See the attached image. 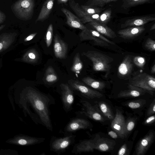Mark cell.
Listing matches in <instances>:
<instances>
[{
  "mask_svg": "<svg viewBox=\"0 0 155 155\" xmlns=\"http://www.w3.org/2000/svg\"><path fill=\"white\" fill-rule=\"evenodd\" d=\"M26 98L35 112V122L52 131L50 107L54 104L55 100L51 95L43 93L33 88L28 89Z\"/></svg>",
  "mask_w": 155,
  "mask_h": 155,
  "instance_id": "6da1fadb",
  "label": "cell"
},
{
  "mask_svg": "<svg viewBox=\"0 0 155 155\" xmlns=\"http://www.w3.org/2000/svg\"><path fill=\"white\" fill-rule=\"evenodd\" d=\"M82 55L86 56L93 63V68L94 71L105 72L106 76L109 74L111 68V63L114 60L112 58L94 51H88L83 52Z\"/></svg>",
  "mask_w": 155,
  "mask_h": 155,
  "instance_id": "7a4b0ae2",
  "label": "cell"
},
{
  "mask_svg": "<svg viewBox=\"0 0 155 155\" xmlns=\"http://www.w3.org/2000/svg\"><path fill=\"white\" fill-rule=\"evenodd\" d=\"M34 6V0H18L12 4L11 8L17 17L26 21L32 18Z\"/></svg>",
  "mask_w": 155,
  "mask_h": 155,
  "instance_id": "3957f363",
  "label": "cell"
},
{
  "mask_svg": "<svg viewBox=\"0 0 155 155\" xmlns=\"http://www.w3.org/2000/svg\"><path fill=\"white\" fill-rule=\"evenodd\" d=\"M68 84L76 94L81 99L93 100L95 98H100L103 94L99 92L92 89L84 83L77 80L71 79L68 81Z\"/></svg>",
  "mask_w": 155,
  "mask_h": 155,
  "instance_id": "277c9868",
  "label": "cell"
},
{
  "mask_svg": "<svg viewBox=\"0 0 155 155\" xmlns=\"http://www.w3.org/2000/svg\"><path fill=\"white\" fill-rule=\"evenodd\" d=\"M129 84L143 89L152 95L155 90L154 77L145 72L139 74L131 78Z\"/></svg>",
  "mask_w": 155,
  "mask_h": 155,
  "instance_id": "5b68a950",
  "label": "cell"
},
{
  "mask_svg": "<svg viewBox=\"0 0 155 155\" xmlns=\"http://www.w3.org/2000/svg\"><path fill=\"white\" fill-rule=\"evenodd\" d=\"M79 105L81 107V110L75 112L76 116L87 117L100 122H104L107 120L106 117L98 111L94 105H92L88 101L81 99Z\"/></svg>",
  "mask_w": 155,
  "mask_h": 155,
  "instance_id": "8992f818",
  "label": "cell"
},
{
  "mask_svg": "<svg viewBox=\"0 0 155 155\" xmlns=\"http://www.w3.org/2000/svg\"><path fill=\"white\" fill-rule=\"evenodd\" d=\"M76 135L72 134L64 135L63 137L52 136L50 142V150L59 154L65 152L75 141Z\"/></svg>",
  "mask_w": 155,
  "mask_h": 155,
  "instance_id": "52a82bcc",
  "label": "cell"
},
{
  "mask_svg": "<svg viewBox=\"0 0 155 155\" xmlns=\"http://www.w3.org/2000/svg\"><path fill=\"white\" fill-rule=\"evenodd\" d=\"M81 41L93 40L95 45L101 46H107L109 44L115 43L107 39L96 30L86 28L82 30L79 34Z\"/></svg>",
  "mask_w": 155,
  "mask_h": 155,
  "instance_id": "ba28073f",
  "label": "cell"
},
{
  "mask_svg": "<svg viewBox=\"0 0 155 155\" xmlns=\"http://www.w3.org/2000/svg\"><path fill=\"white\" fill-rule=\"evenodd\" d=\"M91 127L90 122L84 117H78L71 118L64 127V135L72 134L81 130H86Z\"/></svg>",
  "mask_w": 155,
  "mask_h": 155,
  "instance_id": "9c48e42d",
  "label": "cell"
},
{
  "mask_svg": "<svg viewBox=\"0 0 155 155\" xmlns=\"http://www.w3.org/2000/svg\"><path fill=\"white\" fill-rule=\"evenodd\" d=\"M60 87L63 107L65 112H68L73 109L74 100V94L68 84L61 83Z\"/></svg>",
  "mask_w": 155,
  "mask_h": 155,
  "instance_id": "30bf717a",
  "label": "cell"
},
{
  "mask_svg": "<svg viewBox=\"0 0 155 155\" xmlns=\"http://www.w3.org/2000/svg\"><path fill=\"white\" fill-rule=\"evenodd\" d=\"M92 141L94 149L103 152L112 150L116 144V142L114 140L101 137L98 134L95 136Z\"/></svg>",
  "mask_w": 155,
  "mask_h": 155,
  "instance_id": "8fae6325",
  "label": "cell"
},
{
  "mask_svg": "<svg viewBox=\"0 0 155 155\" xmlns=\"http://www.w3.org/2000/svg\"><path fill=\"white\" fill-rule=\"evenodd\" d=\"M70 8L79 17L81 18L87 15L101 13L103 9L101 8L86 5L80 6L78 3L75 2L71 4Z\"/></svg>",
  "mask_w": 155,
  "mask_h": 155,
  "instance_id": "7c38bea8",
  "label": "cell"
},
{
  "mask_svg": "<svg viewBox=\"0 0 155 155\" xmlns=\"http://www.w3.org/2000/svg\"><path fill=\"white\" fill-rule=\"evenodd\" d=\"M154 137L153 130H150L137 143L135 148V153L137 155H144L153 143Z\"/></svg>",
  "mask_w": 155,
  "mask_h": 155,
  "instance_id": "4fadbf2b",
  "label": "cell"
},
{
  "mask_svg": "<svg viewBox=\"0 0 155 155\" xmlns=\"http://www.w3.org/2000/svg\"><path fill=\"white\" fill-rule=\"evenodd\" d=\"M125 120L122 112L116 109V113L114 118L111 121V126L112 129L122 138H125L124 129Z\"/></svg>",
  "mask_w": 155,
  "mask_h": 155,
  "instance_id": "5bb4252c",
  "label": "cell"
},
{
  "mask_svg": "<svg viewBox=\"0 0 155 155\" xmlns=\"http://www.w3.org/2000/svg\"><path fill=\"white\" fill-rule=\"evenodd\" d=\"M54 50L56 58L59 59L66 58L68 50V45L57 34H56L54 37Z\"/></svg>",
  "mask_w": 155,
  "mask_h": 155,
  "instance_id": "9a60e30c",
  "label": "cell"
},
{
  "mask_svg": "<svg viewBox=\"0 0 155 155\" xmlns=\"http://www.w3.org/2000/svg\"><path fill=\"white\" fill-rule=\"evenodd\" d=\"M145 30L143 26H131L118 31L117 34L123 38L131 39L140 35Z\"/></svg>",
  "mask_w": 155,
  "mask_h": 155,
  "instance_id": "2e32d148",
  "label": "cell"
},
{
  "mask_svg": "<svg viewBox=\"0 0 155 155\" xmlns=\"http://www.w3.org/2000/svg\"><path fill=\"white\" fill-rule=\"evenodd\" d=\"M61 11L66 16L67 19L66 24L69 26L82 30L87 28L81 22L80 19L69 10L63 8L61 9Z\"/></svg>",
  "mask_w": 155,
  "mask_h": 155,
  "instance_id": "e0dca14e",
  "label": "cell"
},
{
  "mask_svg": "<svg viewBox=\"0 0 155 155\" xmlns=\"http://www.w3.org/2000/svg\"><path fill=\"white\" fill-rule=\"evenodd\" d=\"M92 139H85L79 140L74 146L72 153L75 154L82 153L93 152L94 150Z\"/></svg>",
  "mask_w": 155,
  "mask_h": 155,
  "instance_id": "ac0fdd59",
  "label": "cell"
},
{
  "mask_svg": "<svg viewBox=\"0 0 155 155\" xmlns=\"http://www.w3.org/2000/svg\"><path fill=\"white\" fill-rule=\"evenodd\" d=\"M133 64L131 58L129 55L127 56L118 68V75L124 78L128 76L132 71Z\"/></svg>",
  "mask_w": 155,
  "mask_h": 155,
  "instance_id": "d6986e66",
  "label": "cell"
},
{
  "mask_svg": "<svg viewBox=\"0 0 155 155\" xmlns=\"http://www.w3.org/2000/svg\"><path fill=\"white\" fill-rule=\"evenodd\" d=\"M155 20L154 17L150 16L139 17L127 20L121 25V28L143 26L150 22L154 21Z\"/></svg>",
  "mask_w": 155,
  "mask_h": 155,
  "instance_id": "ffe728a7",
  "label": "cell"
},
{
  "mask_svg": "<svg viewBox=\"0 0 155 155\" xmlns=\"http://www.w3.org/2000/svg\"><path fill=\"white\" fill-rule=\"evenodd\" d=\"M129 89L121 91L117 95L118 98L137 97L144 94L147 92L142 88L128 84Z\"/></svg>",
  "mask_w": 155,
  "mask_h": 155,
  "instance_id": "44dd1931",
  "label": "cell"
},
{
  "mask_svg": "<svg viewBox=\"0 0 155 155\" xmlns=\"http://www.w3.org/2000/svg\"><path fill=\"white\" fill-rule=\"evenodd\" d=\"M89 24L96 31L101 35L111 38H114L117 37L115 32L106 24H101L96 21L90 22Z\"/></svg>",
  "mask_w": 155,
  "mask_h": 155,
  "instance_id": "7402d4cb",
  "label": "cell"
},
{
  "mask_svg": "<svg viewBox=\"0 0 155 155\" xmlns=\"http://www.w3.org/2000/svg\"><path fill=\"white\" fill-rule=\"evenodd\" d=\"M55 0H46L43 4L39 15L35 21H43L48 18L52 10Z\"/></svg>",
  "mask_w": 155,
  "mask_h": 155,
  "instance_id": "603a6c76",
  "label": "cell"
},
{
  "mask_svg": "<svg viewBox=\"0 0 155 155\" xmlns=\"http://www.w3.org/2000/svg\"><path fill=\"white\" fill-rule=\"evenodd\" d=\"M15 33H4L0 35V53L8 48L15 41Z\"/></svg>",
  "mask_w": 155,
  "mask_h": 155,
  "instance_id": "cb8c5ba5",
  "label": "cell"
},
{
  "mask_svg": "<svg viewBox=\"0 0 155 155\" xmlns=\"http://www.w3.org/2000/svg\"><path fill=\"white\" fill-rule=\"evenodd\" d=\"M94 106L98 111L106 117L107 119L112 121L114 116L109 105L103 101H95Z\"/></svg>",
  "mask_w": 155,
  "mask_h": 155,
  "instance_id": "d4e9b609",
  "label": "cell"
},
{
  "mask_svg": "<svg viewBox=\"0 0 155 155\" xmlns=\"http://www.w3.org/2000/svg\"><path fill=\"white\" fill-rule=\"evenodd\" d=\"M82 81L89 87L100 91H102L106 86L104 82L96 80L88 76L82 78Z\"/></svg>",
  "mask_w": 155,
  "mask_h": 155,
  "instance_id": "484cf974",
  "label": "cell"
},
{
  "mask_svg": "<svg viewBox=\"0 0 155 155\" xmlns=\"http://www.w3.org/2000/svg\"><path fill=\"white\" fill-rule=\"evenodd\" d=\"M39 55L36 50L32 48L28 51L23 55L21 60L24 62L31 64L37 63Z\"/></svg>",
  "mask_w": 155,
  "mask_h": 155,
  "instance_id": "4316f807",
  "label": "cell"
},
{
  "mask_svg": "<svg viewBox=\"0 0 155 155\" xmlns=\"http://www.w3.org/2000/svg\"><path fill=\"white\" fill-rule=\"evenodd\" d=\"M44 79L45 81L48 84H53L58 81V76L52 66H49L46 69Z\"/></svg>",
  "mask_w": 155,
  "mask_h": 155,
  "instance_id": "83f0119b",
  "label": "cell"
},
{
  "mask_svg": "<svg viewBox=\"0 0 155 155\" xmlns=\"http://www.w3.org/2000/svg\"><path fill=\"white\" fill-rule=\"evenodd\" d=\"M83 67V63L81 61L79 53L76 54L73 59L71 71L76 74H79Z\"/></svg>",
  "mask_w": 155,
  "mask_h": 155,
  "instance_id": "f1b7e54d",
  "label": "cell"
},
{
  "mask_svg": "<svg viewBox=\"0 0 155 155\" xmlns=\"http://www.w3.org/2000/svg\"><path fill=\"white\" fill-rule=\"evenodd\" d=\"M136 124V120L133 118H130L125 121L124 129V134L125 138L134 129Z\"/></svg>",
  "mask_w": 155,
  "mask_h": 155,
  "instance_id": "f546056e",
  "label": "cell"
},
{
  "mask_svg": "<svg viewBox=\"0 0 155 155\" xmlns=\"http://www.w3.org/2000/svg\"><path fill=\"white\" fill-rule=\"evenodd\" d=\"M146 103V101L143 99H139L128 101L126 102L125 106L131 109H135L140 108Z\"/></svg>",
  "mask_w": 155,
  "mask_h": 155,
  "instance_id": "4dcf8cb0",
  "label": "cell"
},
{
  "mask_svg": "<svg viewBox=\"0 0 155 155\" xmlns=\"http://www.w3.org/2000/svg\"><path fill=\"white\" fill-rule=\"evenodd\" d=\"M117 0H88L85 5L94 7H102L106 4Z\"/></svg>",
  "mask_w": 155,
  "mask_h": 155,
  "instance_id": "1f68e13d",
  "label": "cell"
},
{
  "mask_svg": "<svg viewBox=\"0 0 155 155\" xmlns=\"http://www.w3.org/2000/svg\"><path fill=\"white\" fill-rule=\"evenodd\" d=\"M53 35V27L52 24H50L47 29L45 37L46 46L49 47L51 43Z\"/></svg>",
  "mask_w": 155,
  "mask_h": 155,
  "instance_id": "d6a6232c",
  "label": "cell"
},
{
  "mask_svg": "<svg viewBox=\"0 0 155 155\" xmlns=\"http://www.w3.org/2000/svg\"><path fill=\"white\" fill-rule=\"evenodd\" d=\"M133 62L137 67L143 68L145 64V58L140 56H136L133 59Z\"/></svg>",
  "mask_w": 155,
  "mask_h": 155,
  "instance_id": "836d02e7",
  "label": "cell"
},
{
  "mask_svg": "<svg viewBox=\"0 0 155 155\" xmlns=\"http://www.w3.org/2000/svg\"><path fill=\"white\" fill-rule=\"evenodd\" d=\"M153 0H125L127 5L129 6L150 2Z\"/></svg>",
  "mask_w": 155,
  "mask_h": 155,
  "instance_id": "e575fe53",
  "label": "cell"
},
{
  "mask_svg": "<svg viewBox=\"0 0 155 155\" xmlns=\"http://www.w3.org/2000/svg\"><path fill=\"white\" fill-rule=\"evenodd\" d=\"M144 47L147 50L154 51L155 50V41L150 38H148L145 42Z\"/></svg>",
  "mask_w": 155,
  "mask_h": 155,
  "instance_id": "d590c367",
  "label": "cell"
},
{
  "mask_svg": "<svg viewBox=\"0 0 155 155\" xmlns=\"http://www.w3.org/2000/svg\"><path fill=\"white\" fill-rule=\"evenodd\" d=\"M155 113V100L153 101L150 104L147 111V114L148 116L154 114Z\"/></svg>",
  "mask_w": 155,
  "mask_h": 155,
  "instance_id": "8d00e7d4",
  "label": "cell"
},
{
  "mask_svg": "<svg viewBox=\"0 0 155 155\" xmlns=\"http://www.w3.org/2000/svg\"><path fill=\"white\" fill-rule=\"evenodd\" d=\"M127 148L126 143L124 144L118 151L117 154L118 155H127Z\"/></svg>",
  "mask_w": 155,
  "mask_h": 155,
  "instance_id": "74e56055",
  "label": "cell"
},
{
  "mask_svg": "<svg viewBox=\"0 0 155 155\" xmlns=\"http://www.w3.org/2000/svg\"><path fill=\"white\" fill-rule=\"evenodd\" d=\"M155 120V115H153L149 116L144 121L143 124L145 125H149L153 123Z\"/></svg>",
  "mask_w": 155,
  "mask_h": 155,
  "instance_id": "f35d334b",
  "label": "cell"
},
{
  "mask_svg": "<svg viewBox=\"0 0 155 155\" xmlns=\"http://www.w3.org/2000/svg\"><path fill=\"white\" fill-rule=\"evenodd\" d=\"M108 134L111 138L114 139H117L118 136L117 133L114 130H110L108 132Z\"/></svg>",
  "mask_w": 155,
  "mask_h": 155,
  "instance_id": "ab89813d",
  "label": "cell"
},
{
  "mask_svg": "<svg viewBox=\"0 0 155 155\" xmlns=\"http://www.w3.org/2000/svg\"><path fill=\"white\" fill-rule=\"evenodd\" d=\"M37 34V32H35L29 35L24 39V41L26 42L32 40L35 37Z\"/></svg>",
  "mask_w": 155,
  "mask_h": 155,
  "instance_id": "60d3db41",
  "label": "cell"
},
{
  "mask_svg": "<svg viewBox=\"0 0 155 155\" xmlns=\"http://www.w3.org/2000/svg\"><path fill=\"white\" fill-rule=\"evenodd\" d=\"M6 18L5 14L0 10V20L4 21L5 20Z\"/></svg>",
  "mask_w": 155,
  "mask_h": 155,
  "instance_id": "b9f144b4",
  "label": "cell"
},
{
  "mask_svg": "<svg viewBox=\"0 0 155 155\" xmlns=\"http://www.w3.org/2000/svg\"><path fill=\"white\" fill-rule=\"evenodd\" d=\"M69 0H57L58 4L65 3L67 2Z\"/></svg>",
  "mask_w": 155,
  "mask_h": 155,
  "instance_id": "7bdbcfd3",
  "label": "cell"
},
{
  "mask_svg": "<svg viewBox=\"0 0 155 155\" xmlns=\"http://www.w3.org/2000/svg\"><path fill=\"white\" fill-rule=\"evenodd\" d=\"M151 72L152 74H154L155 73V64H154L152 67Z\"/></svg>",
  "mask_w": 155,
  "mask_h": 155,
  "instance_id": "ee69618b",
  "label": "cell"
},
{
  "mask_svg": "<svg viewBox=\"0 0 155 155\" xmlns=\"http://www.w3.org/2000/svg\"><path fill=\"white\" fill-rule=\"evenodd\" d=\"M155 29V24H154L151 27L150 29V30H154Z\"/></svg>",
  "mask_w": 155,
  "mask_h": 155,
  "instance_id": "f6af8a7d",
  "label": "cell"
},
{
  "mask_svg": "<svg viewBox=\"0 0 155 155\" xmlns=\"http://www.w3.org/2000/svg\"><path fill=\"white\" fill-rule=\"evenodd\" d=\"M5 26V25H2L0 26V31H1Z\"/></svg>",
  "mask_w": 155,
  "mask_h": 155,
  "instance_id": "bcb514c9",
  "label": "cell"
},
{
  "mask_svg": "<svg viewBox=\"0 0 155 155\" xmlns=\"http://www.w3.org/2000/svg\"><path fill=\"white\" fill-rule=\"evenodd\" d=\"M3 22H4V21H2L0 20V24L3 23Z\"/></svg>",
  "mask_w": 155,
  "mask_h": 155,
  "instance_id": "7dc6e473",
  "label": "cell"
}]
</instances>
